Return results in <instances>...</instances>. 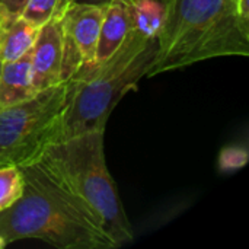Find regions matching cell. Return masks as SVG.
Masks as SVG:
<instances>
[{"mask_svg":"<svg viewBox=\"0 0 249 249\" xmlns=\"http://www.w3.org/2000/svg\"><path fill=\"white\" fill-rule=\"evenodd\" d=\"M23 194L0 212V236L6 244L36 239L61 249H111L114 241L93 213L71 196L44 166H20Z\"/></svg>","mask_w":249,"mask_h":249,"instance_id":"cell-1","label":"cell"},{"mask_svg":"<svg viewBox=\"0 0 249 249\" xmlns=\"http://www.w3.org/2000/svg\"><path fill=\"white\" fill-rule=\"evenodd\" d=\"M249 54V25L236 0H169L149 77L217 57Z\"/></svg>","mask_w":249,"mask_h":249,"instance_id":"cell-2","label":"cell"},{"mask_svg":"<svg viewBox=\"0 0 249 249\" xmlns=\"http://www.w3.org/2000/svg\"><path fill=\"white\" fill-rule=\"evenodd\" d=\"M156 53L158 36L133 28L109 58L79 69L69 79L61 140L89 131H105L107 121L121 98L136 88L140 79L149 76Z\"/></svg>","mask_w":249,"mask_h":249,"instance_id":"cell-3","label":"cell"},{"mask_svg":"<svg viewBox=\"0 0 249 249\" xmlns=\"http://www.w3.org/2000/svg\"><path fill=\"white\" fill-rule=\"evenodd\" d=\"M104 133L89 131L54 143L39 162L93 213L118 248L131 244L134 233L107 166Z\"/></svg>","mask_w":249,"mask_h":249,"instance_id":"cell-4","label":"cell"},{"mask_svg":"<svg viewBox=\"0 0 249 249\" xmlns=\"http://www.w3.org/2000/svg\"><path fill=\"white\" fill-rule=\"evenodd\" d=\"M69 80L38 90L32 98L0 108V166L38 162L61 140Z\"/></svg>","mask_w":249,"mask_h":249,"instance_id":"cell-5","label":"cell"},{"mask_svg":"<svg viewBox=\"0 0 249 249\" xmlns=\"http://www.w3.org/2000/svg\"><path fill=\"white\" fill-rule=\"evenodd\" d=\"M31 63L36 90L71 79L82 67L80 54L64 35L61 18L51 19L39 28L31 50Z\"/></svg>","mask_w":249,"mask_h":249,"instance_id":"cell-6","label":"cell"},{"mask_svg":"<svg viewBox=\"0 0 249 249\" xmlns=\"http://www.w3.org/2000/svg\"><path fill=\"white\" fill-rule=\"evenodd\" d=\"M105 6L70 4L61 16L64 35L76 47L82 58V67L96 64V48Z\"/></svg>","mask_w":249,"mask_h":249,"instance_id":"cell-7","label":"cell"},{"mask_svg":"<svg viewBox=\"0 0 249 249\" xmlns=\"http://www.w3.org/2000/svg\"><path fill=\"white\" fill-rule=\"evenodd\" d=\"M134 28V0H111L104 9L96 63L109 58Z\"/></svg>","mask_w":249,"mask_h":249,"instance_id":"cell-8","label":"cell"},{"mask_svg":"<svg viewBox=\"0 0 249 249\" xmlns=\"http://www.w3.org/2000/svg\"><path fill=\"white\" fill-rule=\"evenodd\" d=\"M31 50L13 61L0 64V108L23 102L38 92L32 83Z\"/></svg>","mask_w":249,"mask_h":249,"instance_id":"cell-9","label":"cell"},{"mask_svg":"<svg viewBox=\"0 0 249 249\" xmlns=\"http://www.w3.org/2000/svg\"><path fill=\"white\" fill-rule=\"evenodd\" d=\"M39 28L22 16L0 20V64L26 54L36 39Z\"/></svg>","mask_w":249,"mask_h":249,"instance_id":"cell-10","label":"cell"},{"mask_svg":"<svg viewBox=\"0 0 249 249\" xmlns=\"http://www.w3.org/2000/svg\"><path fill=\"white\" fill-rule=\"evenodd\" d=\"M70 4V0H28L20 16L34 26L41 28L48 20L61 18Z\"/></svg>","mask_w":249,"mask_h":249,"instance_id":"cell-11","label":"cell"},{"mask_svg":"<svg viewBox=\"0 0 249 249\" xmlns=\"http://www.w3.org/2000/svg\"><path fill=\"white\" fill-rule=\"evenodd\" d=\"M163 13L165 7L156 0H134V28L146 35L158 36Z\"/></svg>","mask_w":249,"mask_h":249,"instance_id":"cell-12","label":"cell"},{"mask_svg":"<svg viewBox=\"0 0 249 249\" xmlns=\"http://www.w3.org/2000/svg\"><path fill=\"white\" fill-rule=\"evenodd\" d=\"M23 174L19 166H0V212L12 207L23 194Z\"/></svg>","mask_w":249,"mask_h":249,"instance_id":"cell-13","label":"cell"},{"mask_svg":"<svg viewBox=\"0 0 249 249\" xmlns=\"http://www.w3.org/2000/svg\"><path fill=\"white\" fill-rule=\"evenodd\" d=\"M248 162V153L245 149L229 146L222 149L219 156V166L222 172H233L244 168Z\"/></svg>","mask_w":249,"mask_h":249,"instance_id":"cell-14","label":"cell"},{"mask_svg":"<svg viewBox=\"0 0 249 249\" xmlns=\"http://www.w3.org/2000/svg\"><path fill=\"white\" fill-rule=\"evenodd\" d=\"M28 0H0V20L20 16Z\"/></svg>","mask_w":249,"mask_h":249,"instance_id":"cell-15","label":"cell"},{"mask_svg":"<svg viewBox=\"0 0 249 249\" xmlns=\"http://www.w3.org/2000/svg\"><path fill=\"white\" fill-rule=\"evenodd\" d=\"M73 4H96V6H107L111 0H70Z\"/></svg>","mask_w":249,"mask_h":249,"instance_id":"cell-16","label":"cell"},{"mask_svg":"<svg viewBox=\"0 0 249 249\" xmlns=\"http://www.w3.org/2000/svg\"><path fill=\"white\" fill-rule=\"evenodd\" d=\"M4 247H7V244H6V241L0 236V249L1 248H4Z\"/></svg>","mask_w":249,"mask_h":249,"instance_id":"cell-17","label":"cell"},{"mask_svg":"<svg viewBox=\"0 0 249 249\" xmlns=\"http://www.w3.org/2000/svg\"><path fill=\"white\" fill-rule=\"evenodd\" d=\"M156 1H159V3H160V4H162L163 7H165V6L168 4V1H169V0H156Z\"/></svg>","mask_w":249,"mask_h":249,"instance_id":"cell-18","label":"cell"}]
</instances>
